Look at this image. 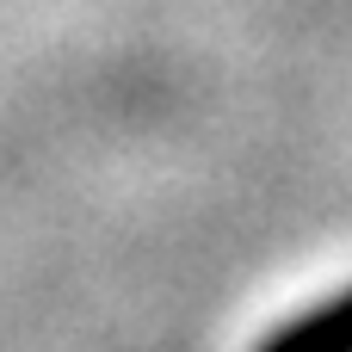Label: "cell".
<instances>
[{
  "instance_id": "6da1fadb",
  "label": "cell",
  "mask_w": 352,
  "mask_h": 352,
  "mask_svg": "<svg viewBox=\"0 0 352 352\" xmlns=\"http://www.w3.org/2000/svg\"><path fill=\"white\" fill-rule=\"evenodd\" d=\"M254 352H352V285L285 316Z\"/></svg>"
}]
</instances>
